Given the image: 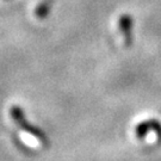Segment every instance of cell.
<instances>
[{
  "instance_id": "2",
  "label": "cell",
  "mask_w": 161,
  "mask_h": 161,
  "mask_svg": "<svg viewBox=\"0 0 161 161\" xmlns=\"http://www.w3.org/2000/svg\"><path fill=\"white\" fill-rule=\"evenodd\" d=\"M150 130H152V131H155V134L158 135V141L161 142V124L158 121H154V119L141 123L137 127V129H136V135H137L138 138H142V137H144Z\"/></svg>"
},
{
  "instance_id": "3",
  "label": "cell",
  "mask_w": 161,
  "mask_h": 161,
  "mask_svg": "<svg viewBox=\"0 0 161 161\" xmlns=\"http://www.w3.org/2000/svg\"><path fill=\"white\" fill-rule=\"evenodd\" d=\"M119 29L124 37V44L129 47L132 43V18L124 14L119 18Z\"/></svg>"
},
{
  "instance_id": "4",
  "label": "cell",
  "mask_w": 161,
  "mask_h": 161,
  "mask_svg": "<svg viewBox=\"0 0 161 161\" xmlns=\"http://www.w3.org/2000/svg\"><path fill=\"white\" fill-rule=\"evenodd\" d=\"M54 0H43L40 5L37 6V10H36V14L38 18H44L50 11V7H52Z\"/></svg>"
},
{
  "instance_id": "1",
  "label": "cell",
  "mask_w": 161,
  "mask_h": 161,
  "mask_svg": "<svg viewBox=\"0 0 161 161\" xmlns=\"http://www.w3.org/2000/svg\"><path fill=\"white\" fill-rule=\"evenodd\" d=\"M11 116H12V118L14 119V122H16V124H18L19 127L23 129L24 131L29 132L31 135L36 136L43 144H48L49 141H48V137L46 136V134L42 131L41 129H38L37 127H34V125L29 124V122L25 119L23 111H22L20 108L13 106L11 109Z\"/></svg>"
}]
</instances>
